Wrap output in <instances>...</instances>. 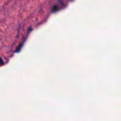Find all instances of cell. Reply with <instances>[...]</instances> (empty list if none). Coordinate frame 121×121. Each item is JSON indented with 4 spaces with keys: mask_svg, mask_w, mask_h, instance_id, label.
I'll use <instances>...</instances> for the list:
<instances>
[{
    "mask_svg": "<svg viewBox=\"0 0 121 121\" xmlns=\"http://www.w3.org/2000/svg\"><path fill=\"white\" fill-rule=\"evenodd\" d=\"M4 63L3 60H2V59L0 57V66H1V65H3Z\"/></svg>",
    "mask_w": 121,
    "mask_h": 121,
    "instance_id": "obj_1",
    "label": "cell"
}]
</instances>
